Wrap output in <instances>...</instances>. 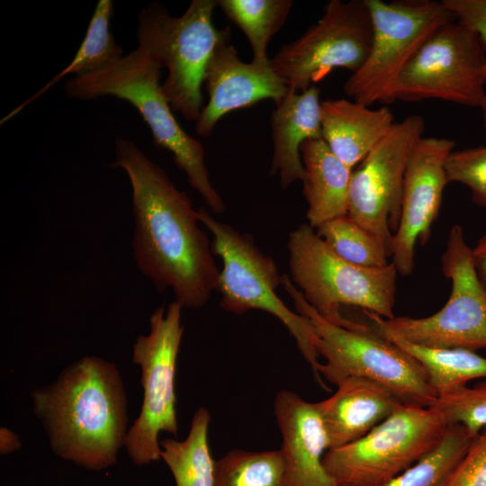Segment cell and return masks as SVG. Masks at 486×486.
<instances>
[{
	"label": "cell",
	"instance_id": "1",
	"mask_svg": "<svg viewBox=\"0 0 486 486\" xmlns=\"http://www.w3.org/2000/svg\"><path fill=\"white\" fill-rule=\"evenodd\" d=\"M112 167L128 176L135 220L136 266L158 292L170 289L183 308L198 309L217 290L220 271L197 210L166 171L131 140L117 136Z\"/></svg>",
	"mask_w": 486,
	"mask_h": 486
},
{
	"label": "cell",
	"instance_id": "2",
	"mask_svg": "<svg viewBox=\"0 0 486 486\" xmlns=\"http://www.w3.org/2000/svg\"><path fill=\"white\" fill-rule=\"evenodd\" d=\"M32 398L57 454L92 470L115 463L128 432L126 397L113 364L85 356Z\"/></svg>",
	"mask_w": 486,
	"mask_h": 486
},
{
	"label": "cell",
	"instance_id": "3",
	"mask_svg": "<svg viewBox=\"0 0 486 486\" xmlns=\"http://www.w3.org/2000/svg\"><path fill=\"white\" fill-rule=\"evenodd\" d=\"M161 68L156 57L138 47L98 73L68 78L64 91L72 99L110 95L130 103L148 126L156 146L171 153L190 186L214 213H223L225 204L210 180L202 145L181 127L163 94Z\"/></svg>",
	"mask_w": 486,
	"mask_h": 486
},
{
	"label": "cell",
	"instance_id": "4",
	"mask_svg": "<svg viewBox=\"0 0 486 486\" xmlns=\"http://www.w3.org/2000/svg\"><path fill=\"white\" fill-rule=\"evenodd\" d=\"M282 285L292 299L296 311L306 317L314 328L317 353L325 358L320 374L326 381L338 385L349 377L366 378L390 389L404 404L433 405L437 393L414 356L370 326L358 323L348 328L326 320L287 274H283Z\"/></svg>",
	"mask_w": 486,
	"mask_h": 486
},
{
	"label": "cell",
	"instance_id": "5",
	"mask_svg": "<svg viewBox=\"0 0 486 486\" xmlns=\"http://www.w3.org/2000/svg\"><path fill=\"white\" fill-rule=\"evenodd\" d=\"M287 248L292 282L326 320L355 328L357 323L340 313L344 305L383 319L395 317L399 273L392 262L378 268L351 264L335 254L309 224L291 232Z\"/></svg>",
	"mask_w": 486,
	"mask_h": 486
},
{
	"label": "cell",
	"instance_id": "6",
	"mask_svg": "<svg viewBox=\"0 0 486 486\" xmlns=\"http://www.w3.org/2000/svg\"><path fill=\"white\" fill-rule=\"evenodd\" d=\"M217 5L214 0H193L176 17L155 2L138 14V47L167 69L163 94L172 110L187 121H197L203 108L202 85L220 35L212 22Z\"/></svg>",
	"mask_w": 486,
	"mask_h": 486
},
{
	"label": "cell",
	"instance_id": "7",
	"mask_svg": "<svg viewBox=\"0 0 486 486\" xmlns=\"http://www.w3.org/2000/svg\"><path fill=\"white\" fill-rule=\"evenodd\" d=\"M197 216L212 234L213 255L221 257L217 290L220 306L230 312L242 314L248 310H265L277 318L294 338L296 345L310 364L320 386L327 389L321 375L319 354L315 347L317 336L310 321L291 310L275 291L282 285L278 268L269 256L265 255L249 234L240 233L231 226L213 218L206 209L197 210Z\"/></svg>",
	"mask_w": 486,
	"mask_h": 486
},
{
	"label": "cell",
	"instance_id": "8",
	"mask_svg": "<svg viewBox=\"0 0 486 486\" xmlns=\"http://www.w3.org/2000/svg\"><path fill=\"white\" fill-rule=\"evenodd\" d=\"M444 275L451 282L446 303L424 318L383 319L363 310L370 328L382 337L429 348H486V292L474 269L472 248L460 225L452 226L441 256Z\"/></svg>",
	"mask_w": 486,
	"mask_h": 486
},
{
	"label": "cell",
	"instance_id": "9",
	"mask_svg": "<svg viewBox=\"0 0 486 486\" xmlns=\"http://www.w3.org/2000/svg\"><path fill=\"white\" fill-rule=\"evenodd\" d=\"M447 428L436 408L402 404L360 439L328 449L324 466L338 486H382L431 452Z\"/></svg>",
	"mask_w": 486,
	"mask_h": 486
},
{
	"label": "cell",
	"instance_id": "10",
	"mask_svg": "<svg viewBox=\"0 0 486 486\" xmlns=\"http://www.w3.org/2000/svg\"><path fill=\"white\" fill-rule=\"evenodd\" d=\"M364 1L372 20V45L343 89L353 101L367 106L390 104L392 86L406 66L435 31L456 19L442 1Z\"/></svg>",
	"mask_w": 486,
	"mask_h": 486
},
{
	"label": "cell",
	"instance_id": "11",
	"mask_svg": "<svg viewBox=\"0 0 486 486\" xmlns=\"http://www.w3.org/2000/svg\"><path fill=\"white\" fill-rule=\"evenodd\" d=\"M183 307L173 301L150 316V332L133 345V362L141 367L143 403L139 418L127 433L124 445L134 464L142 465L160 458V431L177 435L175 376L184 332Z\"/></svg>",
	"mask_w": 486,
	"mask_h": 486
},
{
	"label": "cell",
	"instance_id": "12",
	"mask_svg": "<svg viewBox=\"0 0 486 486\" xmlns=\"http://www.w3.org/2000/svg\"><path fill=\"white\" fill-rule=\"evenodd\" d=\"M485 63V48L479 37L457 20L446 22L400 73L391 92V104L439 99L480 107L486 95Z\"/></svg>",
	"mask_w": 486,
	"mask_h": 486
},
{
	"label": "cell",
	"instance_id": "13",
	"mask_svg": "<svg viewBox=\"0 0 486 486\" xmlns=\"http://www.w3.org/2000/svg\"><path fill=\"white\" fill-rule=\"evenodd\" d=\"M373 28L364 0H331L322 17L270 59L273 70L291 89L304 91L334 68L352 73L365 61Z\"/></svg>",
	"mask_w": 486,
	"mask_h": 486
},
{
	"label": "cell",
	"instance_id": "14",
	"mask_svg": "<svg viewBox=\"0 0 486 486\" xmlns=\"http://www.w3.org/2000/svg\"><path fill=\"white\" fill-rule=\"evenodd\" d=\"M425 127L418 114L395 122L352 171L347 215L378 239L389 257L400 219L408 161Z\"/></svg>",
	"mask_w": 486,
	"mask_h": 486
},
{
	"label": "cell",
	"instance_id": "15",
	"mask_svg": "<svg viewBox=\"0 0 486 486\" xmlns=\"http://www.w3.org/2000/svg\"><path fill=\"white\" fill-rule=\"evenodd\" d=\"M454 148L453 140L423 136L412 149L405 172L400 219L393 234L392 263L400 274H411L416 245H424L430 237L448 184L445 162Z\"/></svg>",
	"mask_w": 486,
	"mask_h": 486
},
{
	"label": "cell",
	"instance_id": "16",
	"mask_svg": "<svg viewBox=\"0 0 486 486\" xmlns=\"http://www.w3.org/2000/svg\"><path fill=\"white\" fill-rule=\"evenodd\" d=\"M209 95L196 121L195 130L202 137L212 135L217 122L227 113L266 100L277 103L290 87L271 68L239 59L230 41V29L220 31L219 41L207 65L204 81Z\"/></svg>",
	"mask_w": 486,
	"mask_h": 486
},
{
	"label": "cell",
	"instance_id": "17",
	"mask_svg": "<svg viewBox=\"0 0 486 486\" xmlns=\"http://www.w3.org/2000/svg\"><path fill=\"white\" fill-rule=\"evenodd\" d=\"M274 415L287 486H338L324 466L328 443L317 402L283 390L275 397Z\"/></svg>",
	"mask_w": 486,
	"mask_h": 486
},
{
	"label": "cell",
	"instance_id": "18",
	"mask_svg": "<svg viewBox=\"0 0 486 486\" xmlns=\"http://www.w3.org/2000/svg\"><path fill=\"white\" fill-rule=\"evenodd\" d=\"M336 392L317 402L328 449L360 439L404 404L384 385L361 377L341 381Z\"/></svg>",
	"mask_w": 486,
	"mask_h": 486
},
{
	"label": "cell",
	"instance_id": "19",
	"mask_svg": "<svg viewBox=\"0 0 486 486\" xmlns=\"http://www.w3.org/2000/svg\"><path fill=\"white\" fill-rule=\"evenodd\" d=\"M275 104L271 116L274 144L271 174L279 175L281 185L285 189L303 178L302 144L308 140L322 139L320 90L315 86L300 93L290 88Z\"/></svg>",
	"mask_w": 486,
	"mask_h": 486
},
{
	"label": "cell",
	"instance_id": "20",
	"mask_svg": "<svg viewBox=\"0 0 486 486\" xmlns=\"http://www.w3.org/2000/svg\"><path fill=\"white\" fill-rule=\"evenodd\" d=\"M322 139L330 150L351 169L360 164L390 131L394 118L391 109H377L346 98L321 102Z\"/></svg>",
	"mask_w": 486,
	"mask_h": 486
},
{
	"label": "cell",
	"instance_id": "21",
	"mask_svg": "<svg viewBox=\"0 0 486 486\" xmlns=\"http://www.w3.org/2000/svg\"><path fill=\"white\" fill-rule=\"evenodd\" d=\"M300 151L308 224L316 229L329 220L346 215L353 169L335 156L323 139L304 141Z\"/></svg>",
	"mask_w": 486,
	"mask_h": 486
},
{
	"label": "cell",
	"instance_id": "22",
	"mask_svg": "<svg viewBox=\"0 0 486 486\" xmlns=\"http://www.w3.org/2000/svg\"><path fill=\"white\" fill-rule=\"evenodd\" d=\"M112 14V1H98L88 24L86 36L69 64L54 76L32 97L4 116L1 123L5 122L16 115L26 105L41 96L63 77L67 76L80 77L98 73L120 60L125 54H123L122 47L116 43L110 30Z\"/></svg>",
	"mask_w": 486,
	"mask_h": 486
},
{
	"label": "cell",
	"instance_id": "23",
	"mask_svg": "<svg viewBox=\"0 0 486 486\" xmlns=\"http://www.w3.org/2000/svg\"><path fill=\"white\" fill-rule=\"evenodd\" d=\"M210 412L198 409L184 441H160V457L170 469L176 486H215V460L208 443Z\"/></svg>",
	"mask_w": 486,
	"mask_h": 486
},
{
	"label": "cell",
	"instance_id": "24",
	"mask_svg": "<svg viewBox=\"0 0 486 486\" xmlns=\"http://www.w3.org/2000/svg\"><path fill=\"white\" fill-rule=\"evenodd\" d=\"M414 356L424 367L430 386L438 394L486 378V357L464 348H429L383 337Z\"/></svg>",
	"mask_w": 486,
	"mask_h": 486
},
{
	"label": "cell",
	"instance_id": "25",
	"mask_svg": "<svg viewBox=\"0 0 486 486\" xmlns=\"http://www.w3.org/2000/svg\"><path fill=\"white\" fill-rule=\"evenodd\" d=\"M217 4L227 17L247 36L253 51V61L266 64L270 39L284 24L292 0H219Z\"/></svg>",
	"mask_w": 486,
	"mask_h": 486
},
{
	"label": "cell",
	"instance_id": "26",
	"mask_svg": "<svg viewBox=\"0 0 486 486\" xmlns=\"http://www.w3.org/2000/svg\"><path fill=\"white\" fill-rule=\"evenodd\" d=\"M215 486H287L281 450L228 452L215 462Z\"/></svg>",
	"mask_w": 486,
	"mask_h": 486
},
{
	"label": "cell",
	"instance_id": "27",
	"mask_svg": "<svg viewBox=\"0 0 486 486\" xmlns=\"http://www.w3.org/2000/svg\"><path fill=\"white\" fill-rule=\"evenodd\" d=\"M472 438L464 426H448L431 452L382 486H445Z\"/></svg>",
	"mask_w": 486,
	"mask_h": 486
},
{
	"label": "cell",
	"instance_id": "28",
	"mask_svg": "<svg viewBox=\"0 0 486 486\" xmlns=\"http://www.w3.org/2000/svg\"><path fill=\"white\" fill-rule=\"evenodd\" d=\"M316 232L335 254L351 264L372 268L389 264L378 239L347 214L320 224Z\"/></svg>",
	"mask_w": 486,
	"mask_h": 486
},
{
	"label": "cell",
	"instance_id": "29",
	"mask_svg": "<svg viewBox=\"0 0 486 486\" xmlns=\"http://www.w3.org/2000/svg\"><path fill=\"white\" fill-rule=\"evenodd\" d=\"M431 407L443 414L448 426L462 425L474 437L486 428V382L440 393Z\"/></svg>",
	"mask_w": 486,
	"mask_h": 486
},
{
	"label": "cell",
	"instance_id": "30",
	"mask_svg": "<svg viewBox=\"0 0 486 486\" xmlns=\"http://www.w3.org/2000/svg\"><path fill=\"white\" fill-rule=\"evenodd\" d=\"M447 183H461L471 190L472 200L486 208V147L453 150L445 162Z\"/></svg>",
	"mask_w": 486,
	"mask_h": 486
},
{
	"label": "cell",
	"instance_id": "31",
	"mask_svg": "<svg viewBox=\"0 0 486 486\" xmlns=\"http://www.w3.org/2000/svg\"><path fill=\"white\" fill-rule=\"evenodd\" d=\"M445 486H486V428L472 438Z\"/></svg>",
	"mask_w": 486,
	"mask_h": 486
},
{
	"label": "cell",
	"instance_id": "32",
	"mask_svg": "<svg viewBox=\"0 0 486 486\" xmlns=\"http://www.w3.org/2000/svg\"><path fill=\"white\" fill-rule=\"evenodd\" d=\"M455 19L472 31L486 47V0H443ZM486 79V63L484 67Z\"/></svg>",
	"mask_w": 486,
	"mask_h": 486
},
{
	"label": "cell",
	"instance_id": "33",
	"mask_svg": "<svg viewBox=\"0 0 486 486\" xmlns=\"http://www.w3.org/2000/svg\"><path fill=\"white\" fill-rule=\"evenodd\" d=\"M472 256L475 272L486 292V233L481 237L476 246L472 248Z\"/></svg>",
	"mask_w": 486,
	"mask_h": 486
},
{
	"label": "cell",
	"instance_id": "34",
	"mask_svg": "<svg viewBox=\"0 0 486 486\" xmlns=\"http://www.w3.org/2000/svg\"><path fill=\"white\" fill-rule=\"evenodd\" d=\"M1 437L8 440V444L1 449L2 454H6L7 452L13 451L19 446V442L17 437L6 429L1 430Z\"/></svg>",
	"mask_w": 486,
	"mask_h": 486
},
{
	"label": "cell",
	"instance_id": "35",
	"mask_svg": "<svg viewBox=\"0 0 486 486\" xmlns=\"http://www.w3.org/2000/svg\"><path fill=\"white\" fill-rule=\"evenodd\" d=\"M479 108L482 111L483 126H484V128L486 130V95H485V97H484L483 101L482 102Z\"/></svg>",
	"mask_w": 486,
	"mask_h": 486
}]
</instances>
